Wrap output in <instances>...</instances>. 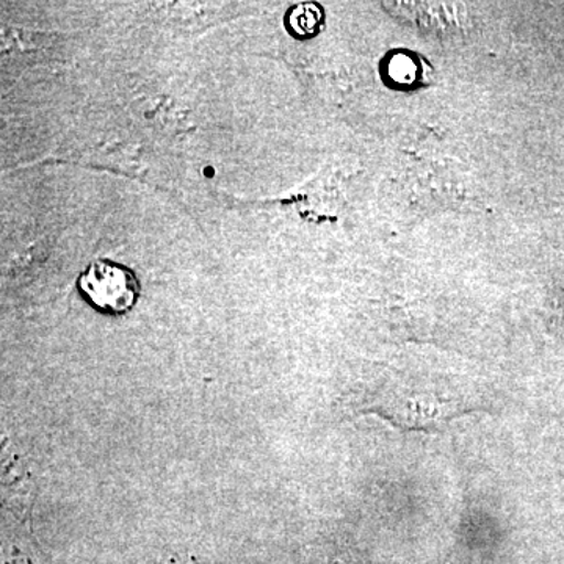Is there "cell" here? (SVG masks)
Returning <instances> with one entry per match:
<instances>
[{"instance_id": "obj_2", "label": "cell", "mask_w": 564, "mask_h": 564, "mask_svg": "<svg viewBox=\"0 0 564 564\" xmlns=\"http://www.w3.org/2000/svg\"><path fill=\"white\" fill-rule=\"evenodd\" d=\"M77 288L99 313L122 315L129 313L140 296L135 273L121 263L99 259L82 272Z\"/></svg>"}, {"instance_id": "obj_1", "label": "cell", "mask_w": 564, "mask_h": 564, "mask_svg": "<svg viewBox=\"0 0 564 564\" xmlns=\"http://www.w3.org/2000/svg\"><path fill=\"white\" fill-rule=\"evenodd\" d=\"M367 408L408 430H426L480 408L470 383L373 384Z\"/></svg>"}, {"instance_id": "obj_3", "label": "cell", "mask_w": 564, "mask_h": 564, "mask_svg": "<svg viewBox=\"0 0 564 564\" xmlns=\"http://www.w3.org/2000/svg\"><path fill=\"white\" fill-rule=\"evenodd\" d=\"M321 11L315 6H299L288 17V25L293 35H313L318 28Z\"/></svg>"}]
</instances>
